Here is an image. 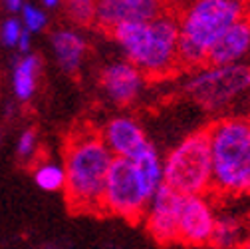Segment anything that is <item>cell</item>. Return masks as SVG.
<instances>
[{
	"instance_id": "8992f818",
	"label": "cell",
	"mask_w": 250,
	"mask_h": 249,
	"mask_svg": "<svg viewBox=\"0 0 250 249\" xmlns=\"http://www.w3.org/2000/svg\"><path fill=\"white\" fill-rule=\"evenodd\" d=\"M151 198L153 192L147 188L137 164L131 158L113 155L105 177L104 213H111L127 220L129 224H137L149 207Z\"/></svg>"
},
{
	"instance_id": "cb8c5ba5",
	"label": "cell",
	"mask_w": 250,
	"mask_h": 249,
	"mask_svg": "<svg viewBox=\"0 0 250 249\" xmlns=\"http://www.w3.org/2000/svg\"><path fill=\"white\" fill-rule=\"evenodd\" d=\"M46 8H56L58 4H62V0H42Z\"/></svg>"
},
{
	"instance_id": "484cf974",
	"label": "cell",
	"mask_w": 250,
	"mask_h": 249,
	"mask_svg": "<svg viewBox=\"0 0 250 249\" xmlns=\"http://www.w3.org/2000/svg\"><path fill=\"white\" fill-rule=\"evenodd\" d=\"M248 225H250V211H248Z\"/></svg>"
},
{
	"instance_id": "7a4b0ae2",
	"label": "cell",
	"mask_w": 250,
	"mask_h": 249,
	"mask_svg": "<svg viewBox=\"0 0 250 249\" xmlns=\"http://www.w3.org/2000/svg\"><path fill=\"white\" fill-rule=\"evenodd\" d=\"M109 34L145 78H163L179 68V22L171 8L151 20L121 22Z\"/></svg>"
},
{
	"instance_id": "277c9868",
	"label": "cell",
	"mask_w": 250,
	"mask_h": 249,
	"mask_svg": "<svg viewBox=\"0 0 250 249\" xmlns=\"http://www.w3.org/2000/svg\"><path fill=\"white\" fill-rule=\"evenodd\" d=\"M212 185L218 196L250 194V118H227L208 126Z\"/></svg>"
},
{
	"instance_id": "83f0119b",
	"label": "cell",
	"mask_w": 250,
	"mask_h": 249,
	"mask_svg": "<svg viewBox=\"0 0 250 249\" xmlns=\"http://www.w3.org/2000/svg\"><path fill=\"white\" fill-rule=\"evenodd\" d=\"M169 4H171V0H169Z\"/></svg>"
},
{
	"instance_id": "7c38bea8",
	"label": "cell",
	"mask_w": 250,
	"mask_h": 249,
	"mask_svg": "<svg viewBox=\"0 0 250 249\" xmlns=\"http://www.w3.org/2000/svg\"><path fill=\"white\" fill-rule=\"evenodd\" d=\"M143 80H145V76L139 72V68L135 64H131L129 60L109 64L100 74V84H102L104 92L117 106L131 104L139 94Z\"/></svg>"
},
{
	"instance_id": "52a82bcc",
	"label": "cell",
	"mask_w": 250,
	"mask_h": 249,
	"mask_svg": "<svg viewBox=\"0 0 250 249\" xmlns=\"http://www.w3.org/2000/svg\"><path fill=\"white\" fill-rule=\"evenodd\" d=\"M248 88L250 66L232 62L225 66H207L187 84V94L207 110H218Z\"/></svg>"
},
{
	"instance_id": "5bb4252c",
	"label": "cell",
	"mask_w": 250,
	"mask_h": 249,
	"mask_svg": "<svg viewBox=\"0 0 250 249\" xmlns=\"http://www.w3.org/2000/svg\"><path fill=\"white\" fill-rule=\"evenodd\" d=\"M52 50L56 56V62L66 74H76L83 62V56L87 52L85 38L70 28H60L52 32Z\"/></svg>"
},
{
	"instance_id": "5b68a950",
	"label": "cell",
	"mask_w": 250,
	"mask_h": 249,
	"mask_svg": "<svg viewBox=\"0 0 250 249\" xmlns=\"http://www.w3.org/2000/svg\"><path fill=\"white\" fill-rule=\"evenodd\" d=\"M163 181L181 196H205L212 185L208 128L187 136L163 164Z\"/></svg>"
},
{
	"instance_id": "2e32d148",
	"label": "cell",
	"mask_w": 250,
	"mask_h": 249,
	"mask_svg": "<svg viewBox=\"0 0 250 249\" xmlns=\"http://www.w3.org/2000/svg\"><path fill=\"white\" fill-rule=\"evenodd\" d=\"M34 181L40 190L44 192H62L66 183V174L64 166H58L52 162H40L34 168Z\"/></svg>"
},
{
	"instance_id": "4316f807",
	"label": "cell",
	"mask_w": 250,
	"mask_h": 249,
	"mask_svg": "<svg viewBox=\"0 0 250 249\" xmlns=\"http://www.w3.org/2000/svg\"><path fill=\"white\" fill-rule=\"evenodd\" d=\"M0 138H2V132H0Z\"/></svg>"
},
{
	"instance_id": "4fadbf2b",
	"label": "cell",
	"mask_w": 250,
	"mask_h": 249,
	"mask_svg": "<svg viewBox=\"0 0 250 249\" xmlns=\"http://www.w3.org/2000/svg\"><path fill=\"white\" fill-rule=\"evenodd\" d=\"M102 138L111 149L113 155L135 158V155L149 144L141 126L129 118H113L102 130Z\"/></svg>"
},
{
	"instance_id": "603a6c76",
	"label": "cell",
	"mask_w": 250,
	"mask_h": 249,
	"mask_svg": "<svg viewBox=\"0 0 250 249\" xmlns=\"http://www.w3.org/2000/svg\"><path fill=\"white\" fill-rule=\"evenodd\" d=\"M24 4V0H4V8L12 14V12H18L20 6Z\"/></svg>"
},
{
	"instance_id": "8fae6325",
	"label": "cell",
	"mask_w": 250,
	"mask_h": 249,
	"mask_svg": "<svg viewBox=\"0 0 250 249\" xmlns=\"http://www.w3.org/2000/svg\"><path fill=\"white\" fill-rule=\"evenodd\" d=\"M250 48V10L234 20L207 50L205 66H225L238 62Z\"/></svg>"
},
{
	"instance_id": "e0dca14e",
	"label": "cell",
	"mask_w": 250,
	"mask_h": 249,
	"mask_svg": "<svg viewBox=\"0 0 250 249\" xmlns=\"http://www.w3.org/2000/svg\"><path fill=\"white\" fill-rule=\"evenodd\" d=\"M242 224L236 220H214L212 235L208 245L212 247H232L242 241Z\"/></svg>"
},
{
	"instance_id": "ffe728a7",
	"label": "cell",
	"mask_w": 250,
	"mask_h": 249,
	"mask_svg": "<svg viewBox=\"0 0 250 249\" xmlns=\"http://www.w3.org/2000/svg\"><path fill=\"white\" fill-rule=\"evenodd\" d=\"M22 22L20 18L16 16H8L6 20H2V24H0V42H2L6 48H16V42L22 34Z\"/></svg>"
},
{
	"instance_id": "ba28073f",
	"label": "cell",
	"mask_w": 250,
	"mask_h": 249,
	"mask_svg": "<svg viewBox=\"0 0 250 249\" xmlns=\"http://www.w3.org/2000/svg\"><path fill=\"white\" fill-rule=\"evenodd\" d=\"M214 215L203 196H181L177 211V243L201 247L208 245Z\"/></svg>"
},
{
	"instance_id": "d6986e66",
	"label": "cell",
	"mask_w": 250,
	"mask_h": 249,
	"mask_svg": "<svg viewBox=\"0 0 250 249\" xmlns=\"http://www.w3.org/2000/svg\"><path fill=\"white\" fill-rule=\"evenodd\" d=\"M20 22L30 34H36V32H42L48 26V16L42 8H38L34 4H22L20 6Z\"/></svg>"
},
{
	"instance_id": "7402d4cb",
	"label": "cell",
	"mask_w": 250,
	"mask_h": 249,
	"mask_svg": "<svg viewBox=\"0 0 250 249\" xmlns=\"http://www.w3.org/2000/svg\"><path fill=\"white\" fill-rule=\"evenodd\" d=\"M30 46H32V34H30L28 30L24 28L20 38H18V42H16V48H18L20 54H26V52H30Z\"/></svg>"
},
{
	"instance_id": "ac0fdd59",
	"label": "cell",
	"mask_w": 250,
	"mask_h": 249,
	"mask_svg": "<svg viewBox=\"0 0 250 249\" xmlns=\"http://www.w3.org/2000/svg\"><path fill=\"white\" fill-rule=\"evenodd\" d=\"M96 2L98 0H62L68 18L76 26H91L93 24V16H96Z\"/></svg>"
},
{
	"instance_id": "9c48e42d",
	"label": "cell",
	"mask_w": 250,
	"mask_h": 249,
	"mask_svg": "<svg viewBox=\"0 0 250 249\" xmlns=\"http://www.w3.org/2000/svg\"><path fill=\"white\" fill-rule=\"evenodd\" d=\"M169 10V0H98L93 26L109 34L121 22H143Z\"/></svg>"
},
{
	"instance_id": "d4e9b609",
	"label": "cell",
	"mask_w": 250,
	"mask_h": 249,
	"mask_svg": "<svg viewBox=\"0 0 250 249\" xmlns=\"http://www.w3.org/2000/svg\"><path fill=\"white\" fill-rule=\"evenodd\" d=\"M246 4H248V10H250V0H246Z\"/></svg>"
},
{
	"instance_id": "30bf717a",
	"label": "cell",
	"mask_w": 250,
	"mask_h": 249,
	"mask_svg": "<svg viewBox=\"0 0 250 249\" xmlns=\"http://www.w3.org/2000/svg\"><path fill=\"white\" fill-rule=\"evenodd\" d=\"M181 194H177L165 181L155 190L149 201V215H147V231L149 235L161 243L171 245L177 243V211H179Z\"/></svg>"
},
{
	"instance_id": "3957f363",
	"label": "cell",
	"mask_w": 250,
	"mask_h": 249,
	"mask_svg": "<svg viewBox=\"0 0 250 249\" xmlns=\"http://www.w3.org/2000/svg\"><path fill=\"white\" fill-rule=\"evenodd\" d=\"M248 12L246 0H193L177 16L179 22V68L205 66L207 50L225 30Z\"/></svg>"
},
{
	"instance_id": "6da1fadb",
	"label": "cell",
	"mask_w": 250,
	"mask_h": 249,
	"mask_svg": "<svg viewBox=\"0 0 250 249\" xmlns=\"http://www.w3.org/2000/svg\"><path fill=\"white\" fill-rule=\"evenodd\" d=\"M113 153L96 128H78L64 148V192L76 213H104V190Z\"/></svg>"
},
{
	"instance_id": "9a60e30c",
	"label": "cell",
	"mask_w": 250,
	"mask_h": 249,
	"mask_svg": "<svg viewBox=\"0 0 250 249\" xmlns=\"http://www.w3.org/2000/svg\"><path fill=\"white\" fill-rule=\"evenodd\" d=\"M40 68L42 62L36 54H22L12 68V92L14 98L22 104L30 102L36 94L38 88V76H40Z\"/></svg>"
},
{
	"instance_id": "44dd1931",
	"label": "cell",
	"mask_w": 250,
	"mask_h": 249,
	"mask_svg": "<svg viewBox=\"0 0 250 249\" xmlns=\"http://www.w3.org/2000/svg\"><path fill=\"white\" fill-rule=\"evenodd\" d=\"M36 148H38V138H36V132L32 128H28L20 134L18 138V144H16V153L18 158L22 160H32L34 153H36Z\"/></svg>"
}]
</instances>
